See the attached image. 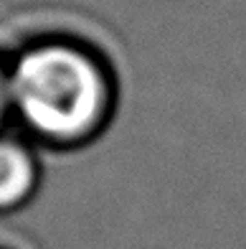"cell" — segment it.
I'll use <instances>...</instances> for the list:
<instances>
[{
    "instance_id": "6da1fadb",
    "label": "cell",
    "mask_w": 246,
    "mask_h": 249,
    "mask_svg": "<svg viewBox=\"0 0 246 249\" xmlns=\"http://www.w3.org/2000/svg\"><path fill=\"white\" fill-rule=\"evenodd\" d=\"M13 124L51 145H76L107 124L115 84L104 59L82 41L46 36L8 59Z\"/></svg>"
},
{
    "instance_id": "3957f363",
    "label": "cell",
    "mask_w": 246,
    "mask_h": 249,
    "mask_svg": "<svg viewBox=\"0 0 246 249\" xmlns=\"http://www.w3.org/2000/svg\"><path fill=\"white\" fill-rule=\"evenodd\" d=\"M13 122V109H10V79H8V61L0 56V132Z\"/></svg>"
},
{
    "instance_id": "7a4b0ae2",
    "label": "cell",
    "mask_w": 246,
    "mask_h": 249,
    "mask_svg": "<svg viewBox=\"0 0 246 249\" xmlns=\"http://www.w3.org/2000/svg\"><path fill=\"white\" fill-rule=\"evenodd\" d=\"M38 180L41 168L28 135L10 122L0 132V213L23 206L36 194Z\"/></svg>"
}]
</instances>
